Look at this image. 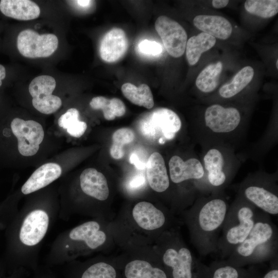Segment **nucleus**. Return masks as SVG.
<instances>
[{"mask_svg":"<svg viewBox=\"0 0 278 278\" xmlns=\"http://www.w3.org/2000/svg\"><path fill=\"white\" fill-rule=\"evenodd\" d=\"M181 223L168 207L141 200L123 207L110 227L116 246L122 250L153 246L163 233Z\"/></svg>","mask_w":278,"mask_h":278,"instance_id":"nucleus-1","label":"nucleus"},{"mask_svg":"<svg viewBox=\"0 0 278 278\" xmlns=\"http://www.w3.org/2000/svg\"><path fill=\"white\" fill-rule=\"evenodd\" d=\"M260 210L241 197L229 207L218 241L217 252L228 257L248 236Z\"/></svg>","mask_w":278,"mask_h":278,"instance_id":"nucleus-4","label":"nucleus"},{"mask_svg":"<svg viewBox=\"0 0 278 278\" xmlns=\"http://www.w3.org/2000/svg\"><path fill=\"white\" fill-rule=\"evenodd\" d=\"M147 182L154 192H166L170 187V182L164 160L158 152L152 153L146 164Z\"/></svg>","mask_w":278,"mask_h":278,"instance_id":"nucleus-19","label":"nucleus"},{"mask_svg":"<svg viewBox=\"0 0 278 278\" xmlns=\"http://www.w3.org/2000/svg\"><path fill=\"white\" fill-rule=\"evenodd\" d=\"M155 29L170 56L176 58L183 56L187 34L178 22L167 16L161 15L155 22Z\"/></svg>","mask_w":278,"mask_h":278,"instance_id":"nucleus-12","label":"nucleus"},{"mask_svg":"<svg viewBox=\"0 0 278 278\" xmlns=\"http://www.w3.org/2000/svg\"><path fill=\"white\" fill-rule=\"evenodd\" d=\"M76 2L77 4H78L80 6L82 7H87L90 5L92 1L81 0V1H76Z\"/></svg>","mask_w":278,"mask_h":278,"instance_id":"nucleus-41","label":"nucleus"},{"mask_svg":"<svg viewBox=\"0 0 278 278\" xmlns=\"http://www.w3.org/2000/svg\"><path fill=\"white\" fill-rule=\"evenodd\" d=\"M0 10L6 16L23 21L37 19L40 14L39 6L29 0H2Z\"/></svg>","mask_w":278,"mask_h":278,"instance_id":"nucleus-22","label":"nucleus"},{"mask_svg":"<svg viewBox=\"0 0 278 278\" xmlns=\"http://www.w3.org/2000/svg\"><path fill=\"white\" fill-rule=\"evenodd\" d=\"M243 199L257 208L269 215L278 214V197L270 187L257 183H249L242 186Z\"/></svg>","mask_w":278,"mask_h":278,"instance_id":"nucleus-15","label":"nucleus"},{"mask_svg":"<svg viewBox=\"0 0 278 278\" xmlns=\"http://www.w3.org/2000/svg\"><path fill=\"white\" fill-rule=\"evenodd\" d=\"M193 24L201 32L222 40L229 38L233 30L231 23L217 15H198L194 18Z\"/></svg>","mask_w":278,"mask_h":278,"instance_id":"nucleus-20","label":"nucleus"},{"mask_svg":"<svg viewBox=\"0 0 278 278\" xmlns=\"http://www.w3.org/2000/svg\"><path fill=\"white\" fill-rule=\"evenodd\" d=\"M245 10L249 13L262 18H269L278 12L277 0H248L245 2Z\"/></svg>","mask_w":278,"mask_h":278,"instance_id":"nucleus-30","label":"nucleus"},{"mask_svg":"<svg viewBox=\"0 0 278 278\" xmlns=\"http://www.w3.org/2000/svg\"><path fill=\"white\" fill-rule=\"evenodd\" d=\"M58 46V39L55 34H40L30 29L21 31L17 38L19 51L28 58L49 57L57 50Z\"/></svg>","mask_w":278,"mask_h":278,"instance_id":"nucleus-9","label":"nucleus"},{"mask_svg":"<svg viewBox=\"0 0 278 278\" xmlns=\"http://www.w3.org/2000/svg\"><path fill=\"white\" fill-rule=\"evenodd\" d=\"M138 48L141 53L148 55L157 56L162 51V46L159 43L147 39L142 41L138 44Z\"/></svg>","mask_w":278,"mask_h":278,"instance_id":"nucleus-32","label":"nucleus"},{"mask_svg":"<svg viewBox=\"0 0 278 278\" xmlns=\"http://www.w3.org/2000/svg\"><path fill=\"white\" fill-rule=\"evenodd\" d=\"M130 161L132 164H134L136 168L140 169H144L146 166L145 163L142 162L138 159V157L135 153L131 154L130 158Z\"/></svg>","mask_w":278,"mask_h":278,"instance_id":"nucleus-37","label":"nucleus"},{"mask_svg":"<svg viewBox=\"0 0 278 278\" xmlns=\"http://www.w3.org/2000/svg\"><path fill=\"white\" fill-rule=\"evenodd\" d=\"M152 246L171 278H193L196 258L184 242L179 227L163 233Z\"/></svg>","mask_w":278,"mask_h":278,"instance_id":"nucleus-5","label":"nucleus"},{"mask_svg":"<svg viewBox=\"0 0 278 278\" xmlns=\"http://www.w3.org/2000/svg\"><path fill=\"white\" fill-rule=\"evenodd\" d=\"M229 207L224 199L214 197L198 200L179 214L188 229L192 244L201 255L217 252Z\"/></svg>","mask_w":278,"mask_h":278,"instance_id":"nucleus-2","label":"nucleus"},{"mask_svg":"<svg viewBox=\"0 0 278 278\" xmlns=\"http://www.w3.org/2000/svg\"><path fill=\"white\" fill-rule=\"evenodd\" d=\"M61 173V168L58 164H44L32 173L23 185L21 191L23 194L27 195L38 190L57 180Z\"/></svg>","mask_w":278,"mask_h":278,"instance_id":"nucleus-21","label":"nucleus"},{"mask_svg":"<svg viewBox=\"0 0 278 278\" xmlns=\"http://www.w3.org/2000/svg\"><path fill=\"white\" fill-rule=\"evenodd\" d=\"M277 229L270 215L259 211L250 233L228 257L230 264H243L277 256Z\"/></svg>","mask_w":278,"mask_h":278,"instance_id":"nucleus-3","label":"nucleus"},{"mask_svg":"<svg viewBox=\"0 0 278 278\" xmlns=\"http://www.w3.org/2000/svg\"><path fill=\"white\" fill-rule=\"evenodd\" d=\"M223 69L221 61L207 65L197 76L195 84L199 90L205 93H211L217 87Z\"/></svg>","mask_w":278,"mask_h":278,"instance_id":"nucleus-27","label":"nucleus"},{"mask_svg":"<svg viewBox=\"0 0 278 278\" xmlns=\"http://www.w3.org/2000/svg\"><path fill=\"white\" fill-rule=\"evenodd\" d=\"M264 278H278V270L277 269H273L269 271Z\"/></svg>","mask_w":278,"mask_h":278,"instance_id":"nucleus-39","label":"nucleus"},{"mask_svg":"<svg viewBox=\"0 0 278 278\" xmlns=\"http://www.w3.org/2000/svg\"><path fill=\"white\" fill-rule=\"evenodd\" d=\"M128 41L125 31L119 28H113L103 37L99 46L101 59L108 63L115 62L126 54Z\"/></svg>","mask_w":278,"mask_h":278,"instance_id":"nucleus-17","label":"nucleus"},{"mask_svg":"<svg viewBox=\"0 0 278 278\" xmlns=\"http://www.w3.org/2000/svg\"><path fill=\"white\" fill-rule=\"evenodd\" d=\"M229 1L227 0H213L212 1V6L216 9H220L226 7Z\"/></svg>","mask_w":278,"mask_h":278,"instance_id":"nucleus-38","label":"nucleus"},{"mask_svg":"<svg viewBox=\"0 0 278 278\" xmlns=\"http://www.w3.org/2000/svg\"><path fill=\"white\" fill-rule=\"evenodd\" d=\"M239 273L235 266L230 264L217 267L214 271L213 278H239Z\"/></svg>","mask_w":278,"mask_h":278,"instance_id":"nucleus-33","label":"nucleus"},{"mask_svg":"<svg viewBox=\"0 0 278 278\" xmlns=\"http://www.w3.org/2000/svg\"><path fill=\"white\" fill-rule=\"evenodd\" d=\"M181 128L179 116L166 108H157L147 114L141 121L142 133L151 139L159 138L160 143L172 139Z\"/></svg>","mask_w":278,"mask_h":278,"instance_id":"nucleus-8","label":"nucleus"},{"mask_svg":"<svg viewBox=\"0 0 278 278\" xmlns=\"http://www.w3.org/2000/svg\"><path fill=\"white\" fill-rule=\"evenodd\" d=\"M80 187L87 196L100 202L106 211L113 217L110 204L111 188L105 176L93 168L84 169L79 178Z\"/></svg>","mask_w":278,"mask_h":278,"instance_id":"nucleus-13","label":"nucleus"},{"mask_svg":"<svg viewBox=\"0 0 278 278\" xmlns=\"http://www.w3.org/2000/svg\"><path fill=\"white\" fill-rule=\"evenodd\" d=\"M79 112L75 108H70L58 119V125L60 127L66 129L70 123L79 119Z\"/></svg>","mask_w":278,"mask_h":278,"instance_id":"nucleus-35","label":"nucleus"},{"mask_svg":"<svg viewBox=\"0 0 278 278\" xmlns=\"http://www.w3.org/2000/svg\"><path fill=\"white\" fill-rule=\"evenodd\" d=\"M275 65H276V69H278V59H277L276 61Z\"/></svg>","mask_w":278,"mask_h":278,"instance_id":"nucleus-42","label":"nucleus"},{"mask_svg":"<svg viewBox=\"0 0 278 278\" xmlns=\"http://www.w3.org/2000/svg\"><path fill=\"white\" fill-rule=\"evenodd\" d=\"M241 121V115L234 107H224L219 104L208 106L204 113L206 127L216 133H227L235 130Z\"/></svg>","mask_w":278,"mask_h":278,"instance_id":"nucleus-14","label":"nucleus"},{"mask_svg":"<svg viewBox=\"0 0 278 278\" xmlns=\"http://www.w3.org/2000/svg\"><path fill=\"white\" fill-rule=\"evenodd\" d=\"M90 105L94 110H101L105 118L108 120L123 116L126 111L123 101L116 97L108 99L103 96L95 97L91 100Z\"/></svg>","mask_w":278,"mask_h":278,"instance_id":"nucleus-29","label":"nucleus"},{"mask_svg":"<svg viewBox=\"0 0 278 278\" xmlns=\"http://www.w3.org/2000/svg\"><path fill=\"white\" fill-rule=\"evenodd\" d=\"M110 222L99 218L86 221L72 229L68 238L75 255L110 251L116 246Z\"/></svg>","mask_w":278,"mask_h":278,"instance_id":"nucleus-7","label":"nucleus"},{"mask_svg":"<svg viewBox=\"0 0 278 278\" xmlns=\"http://www.w3.org/2000/svg\"><path fill=\"white\" fill-rule=\"evenodd\" d=\"M120 273L116 256H102L90 264L80 278H120Z\"/></svg>","mask_w":278,"mask_h":278,"instance_id":"nucleus-23","label":"nucleus"},{"mask_svg":"<svg viewBox=\"0 0 278 278\" xmlns=\"http://www.w3.org/2000/svg\"><path fill=\"white\" fill-rule=\"evenodd\" d=\"M10 127L18 140L20 153L25 157L35 155L44 136L42 125L34 120L16 117L11 122Z\"/></svg>","mask_w":278,"mask_h":278,"instance_id":"nucleus-10","label":"nucleus"},{"mask_svg":"<svg viewBox=\"0 0 278 278\" xmlns=\"http://www.w3.org/2000/svg\"><path fill=\"white\" fill-rule=\"evenodd\" d=\"M56 86L55 79L49 75L37 76L31 81L29 92L32 97V105L37 110L43 114H50L61 107V98L52 94Z\"/></svg>","mask_w":278,"mask_h":278,"instance_id":"nucleus-11","label":"nucleus"},{"mask_svg":"<svg viewBox=\"0 0 278 278\" xmlns=\"http://www.w3.org/2000/svg\"><path fill=\"white\" fill-rule=\"evenodd\" d=\"M49 224L47 214L43 210H36L24 219L20 231V239L25 246H33L39 244L45 235Z\"/></svg>","mask_w":278,"mask_h":278,"instance_id":"nucleus-16","label":"nucleus"},{"mask_svg":"<svg viewBox=\"0 0 278 278\" xmlns=\"http://www.w3.org/2000/svg\"><path fill=\"white\" fill-rule=\"evenodd\" d=\"M168 165L169 179L173 184H181L190 180H200L204 175L201 163L196 158L184 161L179 156L173 155Z\"/></svg>","mask_w":278,"mask_h":278,"instance_id":"nucleus-18","label":"nucleus"},{"mask_svg":"<svg viewBox=\"0 0 278 278\" xmlns=\"http://www.w3.org/2000/svg\"><path fill=\"white\" fill-rule=\"evenodd\" d=\"M146 184V179L144 176L136 175L131 178L126 185V189L129 193H135L144 188Z\"/></svg>","mask_w":278,"mask_h":278,"instance_id":"nucleus-34","label":"nucleus"},{"mask_svg":"<svg viewBox=\"0 0 278 278\" xmlns=\"http://www.w3.org/2000/svg\"><path fill=\"white\" fill-rule=\"evenodd\" d=\"M121 91L124 96L132 103L151 109L154 106V100L151 91L146 84H141L138 87L131 83L122 85Z\"/></svg>","mask_w":278,"mask_h":278,"instance_id":"nucleus-28","label":"nucleus"},{"mask_svg":"<svg viewBox=\"0 0 278 278\" xmlns=\"http://www.w3.org/2000/svg\"><path fill=\"white\" fill-rule=\"evenodd\" d=\"M86 128V124L78 119L72 123L66 130L70 135L75 137H80L84 133Z\"/></svg>","mask_w":278,"mask_h":278,"instance_id":"nucleus-36","label":"nucleus"},{"mask_svg":"<svg viewBox=\"0 0 278 278\" xmlns=\"http://www.w3.org/2000/svg\"><path fill=\"white\" fill-rule=\"evenodd\" d=\"M6 77V70L5 67L2 65V64H0V86L2 84V80L5 78Z\"/></svg>","mask_w":278,"mask_h":278,"instance_id":"nucleus-40","label":"nucleus"},{"mask_svg":"<svg viewBox=\"0 0 278 278\" xmlns=\"http://www.w3.org/2000/svg\"><path fill=\"white\" fill-rule=\"evenodd\" d=\"M135 133L130 128L124 127L115 131L112 135V144L110 153L114 159H121L125 153L124 146L132 143L135 138Z\"/></svg>","mask_w":278,"mask_h":278,"instance_id":"nucleus-31","label":"nucleus"},{"mask_svg":"<svg viewBox=\"0 0 278 278\" xmlns=\"http://www.w3.org/2000/svg\"><path fill=\"white\" fill-rule=\"evenodd\" d=\"M216 42L215 38L202 32L187 39L185 51L189 65L196 64L202 54L211 49Z\"/></svg>","mask_w":278,"mask_h":278,"instance_id":"nucleus-25","label":"nucleus"},{"mask_svg":"<svg viewBox=\"0 0 278 278\" xmlns=\"http://www.w3.org/2000/svg\"><path fill=\"white\" fill-rule=\"evenodd\" d=\"M121 251L116 257L124 278H169L152 246L133 247Z\"/></svg>","mask_w":278,"mask_h":278,"instance_id":"nucleus-6","label":"nucleus"},{"mask_svg":"<svg viewBox=\"0 0 278 278\" xmlns=\"http://www.w3.org/2000/svg\"><path fill=\"white\" fill-rule=\"evenodd\" d=\"M203 161L210 184L216 187L223 185L227 176L223 170L224 158L221 151L216 148L210 149L205 154Z\"/></svg>","mask_w":278,"mask_h":278,"instance_id":"nucleus-24","label":"nucleus"},{"mask_svg":"<svg viewBox=\"0 0 278 278\" xmlns=\"http://www.w3.org/2000/svg\"><path fill=\"white\" fill-rule=\"evenodd\" d=\"M254 70L250 66H246L238 71L230 82L222 85L219 89V94L223 98H231L245 89L252 81Z\"/></svg>","mask_w":278,"mask_h":278,"instance_id":"nucleus-26","label":"nucleus"}]
</instances>
